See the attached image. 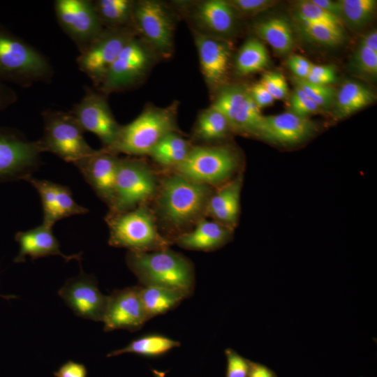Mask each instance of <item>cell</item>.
Instances as JSON below:
<instances>
[{"label":"cell","mask_w":377,"mask_h":377,"mask_svg":"<svg viewBox=\"0 0 377 377\" xmlns=\"http://www.w3.org/2000/svg\"><path fill=\"white\" fill-rule=\"evenodd\" d=\"M126 264L144 286H158L179 291L186 297L194 290V272L183 256L168 249L151 252L129 251Z\"/></svg>","instance_id":"1"},{"label":"cell","mask_w":377,"mask_h":377,"mask_svg":"<svg viewBox=\"0 0 377 377\" xmlns=\"http://www.w3.org/2000/svg\"><path fill=\"white\" fill-rule=\"evenodd\" d=\"M177 102L164 108L147 106L131 122L121 126L117 140L110 151L149 155L165 135L177 132Z\"/></svg>","instance_id":"2"},{"label":"cell","mask_w":377,"mask_h":377,"mask_svg":"<svg viewBox=\"0 0 377 377\" xmlns=\"http://www.w3.org/2000/svg\"><path fill=\"white\" fill-rule=\"evenodd\" d=\"M53 71L37 49L0 25V79L27 87L49 80Z\"/></svg>","instance_id":"3"},{"label":"cell","mask_w":377,"mask_h":377,"mask_svg":"<svg viewBox=\"0 0 377 377\" xmlns=\"http://www.w3.org/2000/svg\"><path fill=\"white\" fill-rule=\"evenodd\" d=\"M210 195L208 185L177 173L161 184L158 200L160 214L172 226H186L205 212Z\"/></svg>","instance_id":"4"},{"label":"cell","mask_w":377,"mask_h":377,"mask_svg":"<svg viewBox=\"0 0 377 377\" xmlns=\"http://www.w3.org/2000/svg\"><path fill=\"white\" fill-rule=\"evenodd\" d=\"M110 229L108 243L130 251L148 252L167 249L168 242L158 233L151 212L142 205L105 218Z\"/></svg>","instance_id":"5"},{"label":"cell","mask_w":377,"mask_h":377,"mask_svg":"<svg viewBox=\"0 0 377 377\" xmlns=\"http://www.w3.org/2000/svg\"><path fill=\"white\" fill-rule=\"evenodd\" d=\"M42 117L43 135L38 142L43 152L74 163L96 151L88 145L84 131L69 112L46 110Z\"/></svg>","instance_id":"6"},{"label":"cell","mask_w":377,"mask_h":377,"mask_svg":"<svg viewBox=\"0 0 377 377\" xmlns=\"http://www.w3.org/2000/svg\"><path fill=\"white\" fill-rule=\"evenodd\" d=\"M239 165L237 155L226 146L191 147L175 166L177 174L203 184H219L230 179Z\"/></svg>","instance_id":"7"},{"label":"cell","mask_w":377,"mask_h":377,"mask_svg":"<svg viewBox=\"0 0 377 377\" xmlns=\"http://www.w3.org/2000/svg\"><path fill=\"white\" fill-rule=\"evenodd\" d=\"M157 56L140 37L134 36L110 67L98 87L100 92L107 95L136 85L147 75Z\"/></svg>","instance_id":"8"},{"label":"cell","mask_w":377,"mask_h":377,"mask_svg":"<svg viewBox=\"0 0 377 377\" xmlns=\"http://www.w3.org/2000/svg\"><path fill=\"white\" fill-rule=\"evenodd\" d=\"M133 27L158 56L168 58L174 48L175 20L172 11L157 1H135Z\"/></svg>","instance_id":"9"},{"label":"cell","mask_w":377,"mask_h":377,"mask_svg":"<svg viewBox=\"0 0 377 377\" xmlns=\"http://www.w3.org/2000/svg\"><path fill=\"white\" fill-rule=\"evenodd\" d=\"M43 151L37 141H30L19 131L0 127V183L26 180L41 164Z\"/></svg>","instance_id":"10"},{"label":"cell","mask_w":377,"mask_h":377,"mask_svg":"<svg viewBox=\"0 0 377 377\" xmlns=\"http://www.w3.org/2000/svg\"><path fill=\"white\" fill-rule=\"evenodd\" d=\"M156 191V177L146 164L137 159L119 158L110 212L135 209L151 198Z\"/></svg>","instance_id":"11"},{"label":"cell","mask_w":377,"mask_h":377,"mask_svg":"<svg viewBox=\"0 0 377 377\" xmlns=\"http://www.w3.org/2000/svg\"><path fill=\"white\" fill-rule=\"evenodd\" d=\"M137 36L133 27L104 28L76 59L79 69L98 87L124 46Z\"/></svg>","instance_id":"12"},{"label":"cell","mask_w":377,"mask_h":377,"mask_svg":"<svg viewBox=\"0 0 377 377\" xmlns=\"http://www.w3.org/2000/svg\"><path fill=\"white\" fill-rule=\"evenodd\" d=\"M69 112L84 132L94 133L101 141L103 149L111 150L121 125L117 122L105 94L87 89L84 96Z\"/></svg>","instance_id":"13"},{"label":"cell","mask_w":377,"mask_h":377,"mask_svg":"<svg viewBox=\"0 0 377 377\" xmlns=\"http://www.w3.org/2000/svg\"><path fill=\"white\" fill-rule=\"evenodd\" d=\"M54 11L64 33L82 52L104 29L90 0H57Z\"/></svg>","instance_id":"14"},{"label":"cell","mask_w":377,"mask_h":377,"mask_svg":"<svg viewBox=\"0 0 377 377\" xmlns=\"http://www.w3.org/2000/svg\"><path fill=\"white\" fill-rule=\"evenodd\" d=\"M58 294L76 316L103 321L108 296L101 293L93 275L80 271L77 276L67 280Z\"/></svg>","instance_id":"15"},{"label":"cell","mask_w":377,"mask_h":377,"mask_svg":"<svg viewBox=\"0 0 377 377\" xmlns=\"http://www.w3.org/2000/svg\"><path fill=\"white\" fill-rule=\"evenodd\" d=\"M148 321L139 292V286L114 290L108 296L103 316L104 331L140 330Z\"/></svg>","instance_id":"16"},{"label":"cell","mask_w":377,"mask_h":377,"mask_svg":"<svg viewBox=\"0 0 377 377\" xmlns=\"http://www.w3.org/2000/svg\"><path fill=\"white\" fill-rule=\"evenodd\" d=\"M119 160L117 154L102 148L73 163L96 195L110 207L114 198Z\"/></svg>","instance_id":"17"},{"label":"cell","mask_w":377,"mask_h":377,"mask_svg":"<svg viewBox=\"0 0 377 377\" xmlns=\"http://www.w3.org/2000/svg\"><path fill=\"white\" fill-rule=\"evenodd\" d=\"M200 68L211 90L221 87L228 70L231 45L226 39L216 38L193 29Z\"/></svg>","instance_id":"18"},{"label":"cell","mask_w":377,"mask_h":377,"mask_svg":"<svg viewBox=\"0 0 377 377\" xmlns=\"http://www.w3.org/2000/svg\"><path fill=\"white\" fill-rule=\"evenodd\" d=\"M27 182L36 188L40 195L43 210V223L53 227L62 219L88 212V209L74 200L68 187L33 176Z\"/></svg>","instance_id":"19"},{"label":"cell","mask_w":377,"mask_h":377,"mask_svg":"<svg viewBox=\"0 0 377 377\" xmlns=\"http://www.w3.org/2000/svg\"><path fill=\"white\" fill-rule=\"evenodd\" d=\"M316 131V124L306 117L290 112L264 116L258 138L281 145L302 142Z\"/></svg>","instance_id":"20"},{"label":"cell","mask_w":377,"mask_h":377,"mask_svg":"<svg viewBox=\"0 0 377 377\" xmlns=\"http://www.w3.org/2000/svg\"><path fill=\"white\" fill-rule=\"evenodd\" d=\"M191 17L198 31L216 38L225 39L235 33L237 14L228 1L207 0L197 3Z\"/></svg>","instance_id":"21"},{"label":"cell","mask_w":377,"mask_h":377,"mask_svg":"<svg viewBox=\"0 0 377 377\" xmlns=\"http://www.w3.org/2000/svg\"><path fill=\"white\" fill-rule=\"evenodd\" d=\"M20 250L14 263H23L27 256L32 260L50 256H59L66 262L77 260L80 263L82 253L65 255L60 250V244L52 232V227L42 223L35 228L19 231L15 235Z\"/></svg>","instance_id":"22"},{"label":"cell","mask_w":377,"mask_h":377,"mask_svg":"<svg viewBox=\"0 0 377 377\" xmlns=\"http://www.w3.org/2000/svg\"><path fill=\"white\" fill-rule=\"evenodd\" d=\"M242 184L241 175L224 184L214 194L210 195L205 209V212L214 221L231 230L238 220Z\"/></svg>","instance_id":"23"},{"label":"cell","mask_w":377,"mask_h":377,"mask_svg":"<svg viewBox=\"0 0 377 377\" xmlns=\"http://www.w3.org/2000/svg\"><path fill=\"white\" fill-rule=\"evenodd\" d=\"M232 231L216 221L202 219L192 231L179 235L177 244L187 249L212 251L226 244Z\"/></svg>","instance_id":"24"},{"label":"cell","mask_w":377,"mask_h":377,"mask_svg":"<svg viewBox=\"0 0 377 377\" xmlns=\"http://www.w3.org/2000/svg\"><path fill=\"white\" fill-rule=\"evenodd\" d=\"M253 29L258 38L267 42L279 56L288 54L294 47L293 31L285 18L268 17L255 22Z\"/></svg>","instance_id":"25"},{"label":"cell","mask_w":377,"mask_h":377,"mask_svg":"<svg viewBox=\"0 0 377 377\" xmlns=\"http://www.w3.org/2000/svg\"><path fill=\"white\" fill-rule=\"evenodd\" d=\"M375 98L373 91L363 84L355 81L345 82L336 93L334 115L338 119L345 118L371 104Z\"/></svg>","instance_id":"26"},{"label":"cell","mask_w":377,"mask_h":377,"mask_svg":"<svg viewBox=\"0 0 377 377\" xmlns=\"http://www.w3.org/2000/svg\"><path fill=\"white\" fill-rule=\"evenodd\" d=\"M139 292L148 320L173 309L187 298L179 291L158 286H139Z\"/></svg>","instance_id":"27"},{"label":"cell","mask_w":377,"mask_h":377,"mask_svg":"<svg viewBox=\"0 0 377 377\" xmlns=\"http://www.w3.org/2000/svg\"><path fill=\"white\" fill-rule=\"evenodd\" d=\"M269 56L265 44L257 38H248L240 47L235 61V72L242 76L266 68Z\"/></svg>","instance_id":"28"},{"label":"cell","mask_w":377,"mask_h":377,"mask_svg":"<svg viewBox=\"0 0 377 377\" xmlns=\"http://www.w3.org/2000/svg\"><path fill=\"white\" fill-rule=\"evenodd\" d=\"M93 2L103 28L133 27L134 1L96 0Z\"/></svg>","instance_id":"29"},{"label":"cell","mask_w":377,"mask_h":377,"mask_svg":"<svg viewBox=\"0 0 377 377\" xmlns=\"http://www.w3.org/2000/svg\"><path fill=\"white\" fill-rule=\"evenodd\" d=\"M179 346V341L164 335L149 334L132 341L122 348L111 351L107 356L114 357L124 353H135L147 357H156Z\"/></svg>","instance_id":"30"},{"label":"cell","mask_w":377,"mask_h":377,"mask_svg":"<svg viewBox=\"0 0 377 377\" xmlns=\"http://www.w3.org/2000/svg\"><path fill=\"white\" fill-rule=\"evenodd\" d=\"M191 147L177 132L165 135L152 149L154 161L165 166H176L184 160Z\"/></svg>","instance_id":"31"},{"label":"cell","mask_w":377,"mask_h":377,"mask_svg":"<svg viewBox=\"0 0 377 377\" xmlns=\"http://www.w3.org/2000/svg\"><path fill=\"white\" fill-rule=\"evenodd\" d=\"M230 131L232 130L226 118L210 106L198 115L194 134L200 140L211 141L225 138Z\"/></svg>","instance_id":"32"},{"label":"cell","mask_w":377,"mask_h":377,"mask_svg":"<svg viewBox=\"0 0 377 377\" xmlns=\"http://www.w3.org/2000/svg\"><path fill=\"white\" fill-rule=\"evenodd\" d=\"M341 21L350 29L358 30L368 24L374 17L376 0H339Z\"/></svg>","instance_id":"33"},{"label":"cell","mask_w":377,"mask_h":377,"mask_svg":"<svg viewBox=\"0 0 377 377\" xmlns=\"http://www.w3.org/2000/svg\"><path fill=\"white\" fill-rule=\"evenodd\" d=\"M293 17L301 34L312 43L324 46L335 47L341 45L346 38L344 30L309 22L295 16Z\"/></svg>","instance_id":"34"},{"label":"cell","mask_w":377,"mask_h":377,"mask_svg":"<svg viewBox=\"0 0 377 377\" xmlns=\"http://www.w3.org/2000/svg\"><path fill=\"white\" fill-rule=\"evenodd\" d=\"M263 117L260 109L253 101L249 88L247 94L230 126L231 130L258 137Z\"/></svg>","instance_id":"35"},{"label":"cell","mask_w":377,"mask_h":377,"mask_svg":"<svg viewBox=\"0 0 377 377\" xmlns=\"http://www.w3.org/2000/svg\"><path fill=\"white\" fill-rule=\"evenodd\" d=\"M248 91L249 87L242 84L224 86L220 89L211 107L221 112L230 126Z\"/></svg>","instance_id":"36"},{"label":"cell","mask_w":377,"mask_h":377,"mask_svg":"<svg viewBox=\"0 0 377 377\" xmlns=\"http://www.w3.org/2000/svg\"><path fill=\"white\" fill-rule=\"evenodd\" d=\"M293 16L309 22L323 24L337 29L344 30L343 23L338 18L323 10L311 0L296 1L295 3Z\"/></svg>","instance_id":"37"},{"label":"cell","mask_w":377,"mask_h":377,"mask_svg":"<svg viewBox=\"0 0 377 377\" xmlns=\"http://www.w3.org/2000/svg\"><path fill=\"white\" fill-rule=\"evenodd\" d=\"M293 82L295 86L302 89L321 110L333 105L337 92L330 85L316 84L295 77Z\"/></svg>","instance_id":"38"},{"label":"cell","mask_w":377,"mask_h":377,"mask_svg":"<svg viewBox=\"0 0 377 377\" xmlns=\"http://www.w3.org/2000/svg\"><path fill=\"white\" fill-rule=\"evenodd\" d=\"M352 64L360 74L374 79L377 76V50L373 49L362 41L354 52Z\"/></svg>","instance_id":"39"},{"label":"cell","mask_w":377,"mask_h":377,"mask_svg":"<svg viewBox=\"0 0 377 377\" xmlns=\"http://www.w3.org/2000/svg\"><path fill=\"white\" fill-rule=\"evenodd\" d=\"M295 89L289 98V112L302 117L319 112L321 109L300 87Z\"/></svg>","instance_id":"40"},{"label":"cell","mask_w":377,"mask_h":377,"mask_svg":"<svg viewBox=\"0 0 377 377\" xmlns=\"http://www.w3.org/2000/svg\"><path fill=\"white\" fill-rule=\"evenodd\" d=\"M237 15L251 17L265 12L279 3L275 0H230Z\"/></svg>","instance_id":"41"},{"label":"cell","mask_w":377,"mask_h":377,"mask_svg":"<svg viewBox=\"0 0 377 377\" xmlns=\"http://www.w3.org/2000/svg\"><path fill=\"white\" fill-rule=\"evenodd\" d=\"M276 100L286 98L288 95V86L284 76L278 72H267L259 81Z\"/></svg>","instance_id":"42"},{"label":"cell","mask_w":377,"mask_h":377,"mask_svg":"<svg viewBox=\"0 0 377 377\" xmlns=\"http://www.w3.org/2000/svg\"><path fill=\"white\" fill-rule=\"evenodd\" d=\"M227 360L226 377H248L250 360L240 355L232 348H226Z\"/></svg>","instance_id":"43"},{"label":"cell","mask_w":377,"mask_h":377,"mask_svg":"<svg viewBox=\"0 0 377 377\" xmlns=\"http://www.w3.org/2000/svg\"><path fill=\"white\" fill-rule=\"evenodd\" d=\"M304 80L316 84L330 85L337 81L336 71L332 66L312 64L309 73Z\"/></svg>","instance_id":"44"},{"label":"cell","mask_w":377,"mask_h":377,"mask_svg":"<svg viewBox=\"0 0 377 377\" xmlns=\"http://www.w3.org/2000/svg\"><path fill=\"white\" fill-rule=\"evenodd\" d=\"M288 65L295 77L304 80L309 73L312 63L302 56L294 54L289 57Z\"/></svg>","instance_id":"45"},{"label":"cell","mask_w":377,"mask_h":377,"mask_svg":"<svg viewBox=\"0 0 377 377\" xmlns=\"http://www.w3.org/2000/svg\"><path fill=\"white\" fill-rule=\"evenodd\" d=\"M54 376L55 377H87V370L83 364L69 360L54 372Z\"/></svg>","instance_id":"46"},{"label":"cell","mask_w":377,"mask_h":377,"mask_svg":"<svg viewBox=\"0 0 377 377\" xmlns=\"http://www.w3.org/2000/svg\"><path fill=\"white\" fill-rule=\"evenodd\" d=\"M249 93L259 109L272 105L275 101L260 82L255 83L252 87H249Z\"/></svg>","instance_id":"47"},{"label":"cell","mask_w":377,"mask_h":377,"mask_svg":"<svg viewBox=\"0 0 377 377\" xmlns=\"http://www.w3.org/2000/svg\"><path fill=\"white\" fill-rule=\"evenodd\" d=\"M17 96L15 91L4 84L0 79V110L15 103Z\"/></svg>","instance_id":"48"},{"label":"cell","mask_w":377,"mask_h":377,"mask_svg":"<svg viewBox=\"0 0 377 377\" xmlns=\"http://www.w3.org/2000/svg\"><path fill=\"white\" fill-rule=\"evenodd\" d=\"M248 377H277V375L267 366L250 360Z\"/></svg>","instance_id":"49"},{"label":"cell","mask_w":377,"mask_h":377,"mask_svg":"<svg viewBox=\"0 0 377 377\" xmlns=\"http://www.w3.org/2000/svg\"><path fill=\"white\" fill-rule=\"evenodd\" d=\"M314 4L341 21V6L339 1L311 0Z\"/></svg>","instance_id":"50"}]
</instances>
